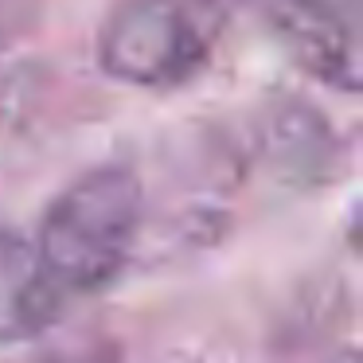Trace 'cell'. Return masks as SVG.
<instances>
[{
	"label": "cell",
	"instance_id": "6da1fadb",
	"mask_svg": "<svg viewBox=\"0 0 363 363\" xmlns=\"http://www.w3.org/2000/svg\"><path fill=\"white\" fill-rule=\"evenodd\" d=\"M141 223L145 188L125 164L90 168L51 199L32 250L63 313L118 281L133 258Z\"/></svg>",
	"mask_w": 363,
	"mask_h": 363
},
{
	"label": "cell",
	"instance_id": "7a4b0ae2",
	"mask_svg": "<svg viewBox=\"0 0 363 363\" xmlns=\"http://www.w3.org/2000/svg\"><path fill=\"white\" fill-rule=\"evenodd\" d=\"M223 0H121L98 35V63L121 86L172 90L207 67Z\"/></svg>",
	"mask_w": 363,
	"mask_h": 363
},
{
	"label": "cell",
	"instance_id": "3957f363",
	"mask_svg": "<svg viewBox=\"0 0 363 363\" xmlns=\"http://www.w3.org/2000/svg\"><path fill=\"white\" fill-rule=\"evenodd\" d=\"M274 32L301 71L344 94H359V9H332L316 0H281Z\"/></svg>",
	"mask_w": 363,
	"mask_h": 363
},
{
	"label": "cell",
	"instance_id": "277c9868",
	"mask_svg": "<svg viewBox=\"0 0 363 363\" xmlns=\"http://www.w3.org/2000/svg\"><path fill=\"white\" fill-rule=\"evenodd\" d=\"M63 316L43 285L35 250L20 230L0 227V344L32 340Z\"/></svg>",
	"mask_w": 363,
	"mask_h": 363
},
{
	"label": "cell",
	"instance_id": "5b68a950",
	"mask_svg": "<svg viewBox=\"0 0 363 363\" xmlns=\"http://www.w3.org/2000/svg\"><path fill=\"white\" fill-rule=\"evenodd\" d=\"M40 363H118V347L113 344H79V347L40 355Z\"/></svg>",
	"mask_w": 363,
	"mask_h": 363
},
{
	"label": "cell",
	"instance_id": "8992f818",
	"mask_svg": "<svg viewBox=\"0 0 363 363\" xmlns=\"http://www.w3.org/2000/svg\"><path fill=\"white\" fill-rule=\"evenodd\" d=\"M324 363H359V352H355V347H344V352H336L332 359H324Z\"/></svg>",
	"mask_w": 363,
	"mask_h": 363
},
{
	"label": "cell",
	"instance_id": "52a82bcc",
	"mask_svg": "<svg viewBox=\"0 0 363 363\" xmlns=\"http://www.w3.org/2000/svg\"><path fill=\"white\" fill-rule=\"evenodd\" d=\"M316 4H332V9H359V0H316Z\"/></svg>",
	"mask_w": 363,
	"mask_h": 363
}]
</instances>
